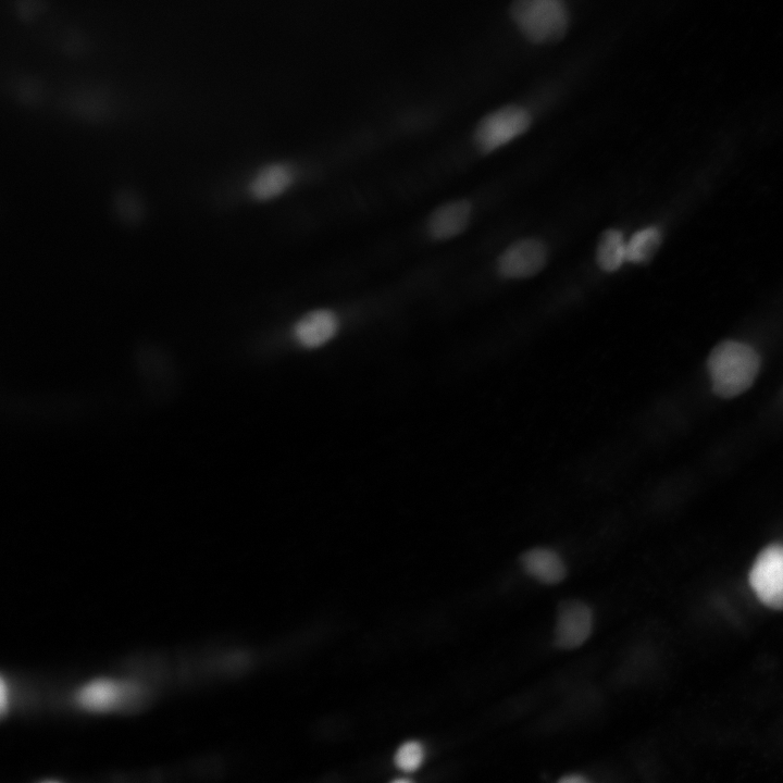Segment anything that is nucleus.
I'll use <instances>...</instances> for the list:
<instances>
[{
	"label": "nucleus",
	"mask_w": 783,
	"mask_h": 783,
	"mask_svg": "<svg viewBox=\"0 0 783 783\" xmlns=\"http://www.w3.org/2000/svg\"><path fill=\"white\" fill-rule=\"evenodd\" d=\"M760 366V357L753 348L735 341L717 345L707 362L713 390L723 399H732L749 390Z\"/></svg>",
	"instance_id": "nucleus-1"
},
{
	"label": "nucleus",
	"mask_w": 783,
	"mask_h": 783,
	"mask_svg": "<svg viewBox=\"0 0 783 783\" xmlns=\"http://www.w3.org/2000/svg\"><path fill=\"white\" fill-rule=\"evenodd\" d=\"M509 14L520 33L533 44L562 41L569 29L565 0H514Z\"/></svg>",
	"instance_id": "nucleus-2"
},
{
	"label": "nucleus",
	"mask_w": 783,
	"mask_h": 783,
	"mask_svg": "<svg viewBox=\"0 0 783 783\" xmlns=\"http://www.w3.org/2000/svg\"><path fill=\"white\" fill-rule=\"evenodd\" d=\"M531 122L526 108L503 107L481 120L475 132V143L482 153L490 154L526 133Z\"/></svg>",
	"instance_id": "nucleus-3"
},
{
	"label": "nucleus",
	"mask_w": 783,
	"mask_h": 783,
	"mask_svg": "<svg viewBox=\"0 0 783 783\" xmlns=\"http://www.w3.org/2000/svg\"><path fill=\"white\" fill-rule=\"evenodd\" d=\"M750 584L763 604L783 609V545H770L757 556L750 571Z\"/></svg>",
	"instance_id": "nucleus-4"
},
{
	"label": "nucleus",
	"mask_w": 783,
	"mask_h": 783,
	"mask_svg": "<svg viewBox=\"0 0 783 783\" xmlns=\"http://www.w3.org/2000/svg\"><path fill=\"white\" fill-rule=\"evenodd\" d=\"M594 616L591 607L581 601L570 600L558 607L554 644L561 650H575L592 635Z\"/></svg>",
	"instance_id": "nucleus-5"
},
{
	"label": "nucleus",
	"mask_w": 783,
	"mask_h": 783,
	"mask_svg": "<svg viewBox=\"0 0 783 783\" xmlns=\"http://www.w3.org/2000/svg\"><path fill=\"white\" fill-rule=\"evenodd\" d=\"M548 261V248L536 239L514 243L497 261L500 275L508 279H525L536 276Z\"/></svg>",
	"instance_id": "nucleus-6"
},
{
	"label": "nucleus",
	"mask_w": 783,
	"mask_h": 783,
	"mask_svg": "<svg viewBox=\"0 0 783 783\" xmlns=\"http://www.w3.org/2000/svg\"><path fill=\"white\" fill-rule=\"evenodd\" d=\"M138 689L129 683L114 680H98L78 693L77 700L85 710L106 712L129 701Z\"/></svg>",
	"instance_id": "nucleus-7"
},
{
	"label": "nucleus",
	"mask_w": 783,
	"mask_h": 783,
	"mask_svg": "<svg viewBox=\"0 0 783 783\" xmlns=\"http://www.w3.org/2000/svg\"><path fill=\"white\" fill-rule=\"evenodd\" d=\"M295 179L296 172L292 166L285 163H272L257 171L248 185V192L256 201L276 200L291 189Z\"/></svg>",
	"instance_id": "nucleus-8"
},
{
	"label": "nucleus",
	"mask_w": 783,
	"mask_h": 783,
	"mask_svg": "<svg viewBox=\"0 0 783 783\" xmlns=\"http://www.w3.org/2000/svg\"><path fill=\"white\" fill-rule=\"evenodd\" d=\"M471 213V205L467 201L447 203L433 211L428 220V233L437 241L453 239L468 228Z\"/></svg>",
	"instance_id": "nucleus-9"
},
{
	"label": "nucleus",
	"mask_w": 783,
	"mask_h": 783,
	"mask_svg": "<svg viewBox=\"0 0 783 783\" xmlns=\"http://www.w3.org/2000/svg\"><path fill=\"white\" fill-rule=\"evenodd\" d=\"M339 330V320L330 310L320 309L305 315L296 323L295 340L306 348L328 343Z\"/></svg>",
	"instance_id": "nucleus-10"
},
{
	"label": "nucleus",
	"mask_w": 783,
	"mask_h": 783,
	"mask_svg": "<svg viewBox=\"0 0 783 783\" xmlns=\"http://www.w3.org/2000/svg\"><path fill=\"white\" fill-rule=\"evenodd\" d=\"M526 573L545 586H556L567 577V567L561 555L548 548H536L521 557Z\"/></svg>",
	"instance_id": "nucleus-11"
},
{
	"label": "nucleus",
	"mask_w": 783,
	"mask_h": 783,
	"mask_svg": "<svg viewBox=\"0 0 783 783\" xmlns=\"http://www.w3.org/2000/svg\"><path fill=\"white\" fill-rule=\"evenodd\" d=\"M596 260L599 266L606 272H614L627 261V242L623 233L616 229L603 233Z\"/></svg>",
	"instance_id": "nucleus-12"
},
{
	"label": "nucleus",
	"mask_w": 783,
	"mask_h": 783,
	"mask_svg": "<svg viewBox=\"0 0 783 783\" xmlns=\"http://www.w3.org/2000/svg\"><path fill=\"white\" fill-rule=\"evenodd\" d=\"M661 244L660 229L649 227L640 230L627 242V261L633 264L648 263L660 250Z\"/></svg>",
	"instance_id": "nucleus-13"
},
{
	"label": "nucleus",
	"mask_w": 783,
	"mask_h": 783,
	"mask_svg": "<svg viewBox=\"0 0 783 783\" xmlns=\"http://www.w3.org/2000/svg\"><path fill=\"white\" fill-rule=\"evenodd\" d=\"M394 761L397 768H400L403 772H416L425 761V749L419 742H406L397 751Z\"/></svg>",
	"instance_id": "nucleus-14"
},
{
	"label": "nucleus",
	"mask_w": 783,
	"mask_h": 783,
	"mask_svg": "<svg viewBox=\"0 0 783 783\" xmlns=\"http://www.w3.org/2000/svg\"><path fill=\"white\" fill-rule=\"evenodd\" d=\"M559 783H589V782L581 777L573 776V777H567Z\"/></svg>",
	"instance_id": "nucleus-15"
},
{
	"label": "nucleus",
	"mask_w": 783,
	"mask_h": 783,
	"mask_svg": "<svg viewBox=\"0 0 783 783\" xmlns=\"http://www.w3.org/2000/svg\"><path fill=\"white\" fill-rule=\"evenodd\" d=\"M391 783H413L412 781H409L407 779H397Z\"/></svg>",
	"instance_id": "nucleus-16"
},
{
	"label": "nucleus",
	"mask_w": 783,
	"mask_h": 783,
	"mask_svg": "<svg viewBox=\"0 0 783 783\" xmlns=\"http://www.w3.org/2000/svg\"><path fill=\"white\" fill-rule=\"evenodd\" d=\"M45 783H57V782H45Z\"/></svg>",
	"instance_id": "nucleus-17"
}]
</instances>
